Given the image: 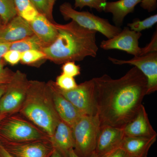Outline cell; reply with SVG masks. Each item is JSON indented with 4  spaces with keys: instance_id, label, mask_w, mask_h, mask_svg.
<instances>
[{
    "instance_id": "cell-34",
    "label": "cell",
    "mask_w": 157,
    "mask_h": 157,
    "mask_svg": "<svg viewBox=\"0 0 157 157\" xmlns=\"http://www.w3.org/2000/svg\"><path fill=\"white\" fill-rule=\"evenodd\" d=\"M11 43L0 42V59H2L3 56L6 52L9 50Z\"/></svg>"
},
{
    "instance_id": "cell-36",
    "label": "cell",
    "mask_w": 157,
    "mask_h": 157,
    "mask_svg": "<svg viewBox=\"0 0 157 157\" xmlns=\"http://www.w3.org/2000/svg\"><path fill=\"white\" fill-rule=\"evenodd\" d=\"M56 0H48V9H49V13L51 16L53 17L52 13H53V9Z\"/></svg>"
},
{
    "instance_id": "cell-16",
    "label": "cell",
    "mask_w": 157,
    "mask_h": 157,
    "mask_svg": "<svg viewBox=\"0 0 157 157\" xmlns=\"http://www.w3.org/2000/svg\"><path fill=\"white\" fill-rule=\"evenodd\" d=\"M125 136L134 137H151L157 135L149 120L146 109L140 106L137 115L123 128Z\"/></svg>"
},
{
    "instance_id": "cell-3",
    "label": "cell",
    "mask_w": 157,
    "mask_h": 157,
    "mask_svg": "<svg viewBox=\"0 0 157 157\" xmlns=\"http://www.w3.org/2000/svg\"><path fill=\"white\" fill-rule=\"evenodd\" d=\"M49 137L60 121L48 82L29 80L26 97L19 113Z\"/></svg>"
},
{
    "instance_id": "cell-4",
    "label": "cell",
    "mask_w": 157,
    "mask_h": 157,
    "mask_svg": "<svg viewBox=\"0 0 157 157\" xmlns=\"http://www.w3.org/2000/svg\"><path fill=\"white\" fill-rule=\"evenodd\" d=\"M1 140L24 142L49 139V137L30 121L18 113L8 115L0 122Z\"/></svg>"
},
{
    "instance_id": "cell-22",
    "label": "cell",
    "mask_w": 157,
    "mask_h": 157,
    "mask_svg": "<svg viewBox=\"0 0 157 157\" xmlns=\"http://www.w3.org/2000/svg\"><path fill=\"white\" fill-rule=\"evenodd\" d=\"M17 15L14 0H0V19L4 25Z\"/></svg>"
},
{
    "instance_id": "cell-23",
    "label": "cell",
    "mask_w": 157,
    "mask_h": 157,
    "mask_svg": "<svg viewBox=\"0 0 157 157\" xmlns=\"http://www.w3.org/2000/svg\"><path fill=\"white\" fill-rule=\"evenodd\" d=\"M45 53L41 50H31L21 53V62L23 64L36 66L41 61L45 59Z\"/></svg>"
},
{
    "instance_id": "cell-30",
    "label": "cell",
    "mask_w": 157,
    "mask_h": 157,
    "mask_svg": "<svg viewBox=\"0 0 157 157\" xmlns=\"http://www.w3.org/2000/svg\"><path fill=\"white\" fill-rule=\"evenodd\" d=\"M21 53L17 51L9 50L3 56L2 59L9 64L14 66L18 64L21 59Z\"/></svg>"
},
{
    "instance_id": "cell-31",
    "label": "cell",
    "mask_w": 157,
    "mask_h": 157,
    "mask_svg": "<svg viewBox=\"0 0 157 157\" xmlns=\"http://www.w3.org/2000/svg\"><path fill=\"white\" fill-rule=\"evenodd\" d=\"M157 52V32H155L151 42L144 48H141L139 56H142L152 52Z\"/></svg>"
},
{
    "instance_id": "cell-41",
    "label": "cell",
    "mask_w": 157,
    "mask_h": 157,
    "mask_svg": "<svg viewBox=\"0 0 157 157\" xmlns=\"http://www.w3.org/2000/svg\"><path fill=\"white\" fill-rule=\"evenodd\" d=\"M3 24H3L2 21V20L0 19V29L2 27V26L3 25H4Z\"/></svg>"
},
{
    "instance_id": "cell-17",
    "label": "cell",
    "mask_w": 157,
    "mask_h": 157,
    "mask_svg": "<svg viewBox=\"0 0 157 157\" xmlns=\"http://www.w3.org/2000/svg\"><path fill=\"white\" fill-rule=\"evenodd\" d=\"M29 23L34 35L39 38L45 47L55 42L57 37L58 31L53 22L45 15L39 13L33 20Z\"/></svg>"
},
{
    "instance_id": "cell-18",
    "label": "cell",
    "mask_w": 157,
    "mask_h": 157,
    "mask_svg": "<svg viewBox=\"0 0 157 157\" xmlns=\"http://www.w3.org/2000/svg\"><path fill=\"white\" fill-rule=\"evenodd\" d=\"M157 136L151 137L125 136L120 146L130 157H147L150 149L156 140Z\"/></svg>"
},
{
    "instance_id": "cell-32",
    "label": "cell",
    "mask_w": 157,
    "mask_h": 157,
    "mask_svg": "<svg viewBox=\"0 0 157 157\" xmlns=\"http://www.w3.org/2000/svg\"><path fill=\"white\" fill-rule=\"evenodd\" d=\"M97 157H130L121 146L113 149L104 154Z\"/></svg>"
},
{
    "instance_id": "cell-2",
    "label": "cell",
    "mask_w": 157,
    "mask_h": 157,
    "mask_svg": "<svg viewBox=\"0 0 157 157\" xmlns=\"http://www.w3.org/2000/svg\"><path fill=\"white\" fill-rule=\"evenodd\" d=\"M58 36L51 45L42 48L45 59L56 64L81 61L86 57H96L98 50L94 31L84 28L72 21L67 24L55 21Z\"/></svg>"
},
{
    "instance_id": "cell-11",
    "label": "cell",
    "mask_w": 157,
    "mask_h": 157,
    "mask_svg": "<svg viewBox=\"0 0 157 157\" xmlns=\"http://www.w3.org/2000/svg\"><path fill=\"white\" fill-rule=\"evenodd\" d=\"M141 36V33L131 30L128 27H126L116 36L102 41L100 47L104 50L124 51L134 56H138L141 50L139 46V39Z\"/></svg>"
},
{
    "instance_id": "cell-20",
    "label": "cell",
    "mask_w": 157,
    "mask_h": 157,
    "mask_svg": "<svg viewBox=\"0 0 157 157\" xmlns=\"http://www.w3.org/2000/svg\"><path fill=\"white\" fill-rule=\"evenodd\" d=\"M43 43L36 36L33 35L11 44L9 50L17 51L22 53L31 50H42L45 48Z\"/></svg>"
},
{
    "instance_id": "cell-14",
    "label": "cell",
    "mask_w": 157,
    "mask_h": 157,
    "mask_svg": "<svg viewBox=\"0 0 157 157\" xmlns=\"http://www.w3.org/2000/svg\"><path fill=\"white\" fill-rule=\"evenodd\" d=\"M33 34L29 23L17 15L0 29V42L12 43Z\"/></svg>"
},
{
    "instance_id": "cell-39",
    "label": "cell",
    "mask_w": 157,
    "mask_h": 157,
    "mask_svg": "<svg viewBox=\"0 0 157 157\" xmlns=\"http://www.w3.org/2000/svg\"><path fill=\"white\" fill-rule=\"evenodd\" d=\"M51 157H62V156L59 154V152H58L56 151L55 150H54L53 153H52V155Z\"/></svg>"
},
{
    "instance_id": "cell-33",
    "label": "cell",
    "mask_w": 157,
    "mask_h": 157,
    "mask_svg": "<svg viewBox=\"0 0 157 157\" xmlns=\"http://www.w3.org/2000/svg\"><path fill=\"white\" fill-rule=\"evenodd\" d=\"M140 6L148 12H151L156 9L157 0H141Z\"/></svg>"
},
{
    "instance_id": "cell-27",
    "label": "cell",
    "mask_w": 157,
    "mask_h": 157,
    "mask_svg": "<svg viewBox=\"0 0 157 157\" xmlns=\"http://www.w3.org/2000/svg\"><path fill=\"white\" fill-rule=\"evenodd\" d=\"M15 72L5 68V61L0 59V86L7 85L11 81Z\"/></svg>"
},
{
    "instance_id": "cell-15",
    "label": "cell",
    "mask_w": 157,
    "mask_h": 157,
    "mask_svg": "<svg viewBox=\"0 0 157 157\" xmlns=\"http://www.w3.org/2000/svg\"><path fill=\"white\" fill-rule=\"evenodd\" d=\"M49 140L54 149L62 157H69L70 151L74 147V138L71 127L60 120Z\"/></svg>"
},
{
    "instance_id": "cell-7",
    "label": "cell",
    "mask_w": 157,
    "mask_h": 157,
    "mask_svg": "<svg viewBox=\"0 0 157 157\" xmlns=\"http://www.w3.org/2000/svg\"><path fill=\"white\" fill-rule=\"evenodd\" d=\"M29 83L25 73L19 70L15 72L0 99V113L10 115L19 113L26 97Z\"/></svg>"
},
{
    "instance_id": "cell-26",
    "label": "cell",
    "mask_w": 157,
    "mask_h": 157,
    "mask_svg": "<svg viewBox=\"0 0 157 157\" xmlns=\"http://www.w3.org/2000/svg\"><path fill=\"white\" fill-rule=\"evenodd\" d=\"M57 86L64 90H70L76 87L77 86L74 77L68 76L62 73L56 77L55 82Z\"/></svg>"
},
{
    "instance_id": "cell-6",
    "label": "cell",
    "mask_w": 157,
    "mask_h": 157,
    "mask_svg": "<svg viewBox=\"0 0 157 157\" xmlns=\"http://www.w3.org/2000/svg\"><path fill=\"white\" fill-rule=\"evenodd\" d=\"M59 11L66 20L72 19L80 26L99 32L108 39L116 36L122 30L120 27L109 23L108 20L98 17L88 11H76L70 3L62 4L59 7Z\"/></svg>"
},
{
    "instance_id": "cell-9",
    "label": "cell",
    "mask_w": 157,
    "mask_h": 157,
    "mask_svg": "<svg viewBox=\"0 0 157 157\" xmlns=\"http://www.w3.org/2000/svg\"><path fill=\"white\" fill-rule=\"evenodd\" d=\"M49 139L24 142L2 140L0 143L13 157H51L54 149Z\"/></svg>"
},
{
    "instance_id": "cell-12",
    "label": "cell",
    "mask_w": 157,
    "mask_h": 157,
    "mask_svg": "<svg viewBox=\"0 0 157 157\" xmlns=\"http://www.w3.org/2000/svg\"><path fill=\"white\" fill-rule=\"evenodd\" d=\"M124 136L123 128L107 125H101L95 150V154L97 157L120 146Z\"/></svg>"
},
{
    "instance_id": "cell-21",
    "label": "cell",
    "mask_w": 157,
    "mask_h": 157,
    "mask_svg": "<svg viewBox=\"0 0 157 157\" xmlns=\"http://www.w3.org/2000/svg\"><path fill=\"white\" fill-rule=\"evenodd\" d=\"M17 14L29 22L39 14L30 0H14Z\"/></svg>"
},
{
    "instance_id": "cell-37",
    "label": "cell",
    "mask_w": 157,
    "mask_h": 157,
    "mask_svg": "<svg viewBox=\"0 0 157 157\" xmlns=\"http://www.w3.org/2000/svg\"><path fill=\"white\" fill-rule=\"evenodd\" d=\"M8 85H4L0 86V99L2 98V96L4 94V93L6 92L7 89Z\"/></svg>"
},
{
    "instance_id": "cell-40",
    "label": "cell",
    "mask_w": 157,
    "mask_h": 157,
    "mask_svg": "<svg viewBox=\"0 0 157 157\" xmlns=\"http://www.w3.org/2000/svg\"><path fill=\"white\" fill-rule=\"evenodd\" d=\"M8 115H6V114H1V113H0V122H1V121L3 119H4L5 117H6Z\"/></svg>"
},
{
    "instance_id": "cell-25",
    "label": "cell",
    "mask_w": 157,
    "mask_h": 157,
    "mask_svg": "<svg viewBox=\"0 0 157 157\" xmlns=\"http://www.w3.org/2000/svg\"><path fill=\"white\" fill-rule=\"evenodd\" d=\"M74 8L82 9L85 7L96 9L98 12L104 11L107 0H74Z\"/></svg>"
},
{
    "instance_id": "cell-13",
    "label": "cell",
    "mask_w": 157,
    "mask_h": 157,
    "mask_svg": "<svg viewBox=\"0 0 157 157\" xmlns=\"http://www.w3.org/2000/svg\"><path fill=\"white\" fill-rule=\"evenodd\" d=\"M47 82L51 89L55 108L59 117L72 127L83 114L59 91L55 82L49 80Z\"/></svg>"
},
{
    "instance_id": "cell-24",
    "label": "cell",
    "mask_w": 157,
    "mask_h": 157,
    "mask_svg": "<svg viewBox=\"0 0 157 157\" xmlns=\"http://www.w3.org/2000/svg\"><path fill=\"white\" fill-rule=\"evenodd\" d=\"M157 22V14L151 15L143 20H135L127 26L131 30L140 33L141 31L151 28Z\"/></svg>"
},
{
    "instance_id": "cell-28",
    "label": "cell",
    "mask_w": 157,
    "mask_h": 157,
    "mask_svg": "<svg viewBox=\"0 0 157 157\" xmlns=\"http://www.w3.org/2000/svg\"><path fill=\"white\" fill-rule=\"evenodd\" d=\"M40 14L45 15L52 22H55L53 17L49 13L48 0H30Z\"/></svg>"
},
{
    "instance_id": "cell-38",
    "label": "cell",
    "mask_w": 157,
    "mask_h": 157,
    "mask_svg": "<svg viewBox=\"0 0 157 157\" xmlns=\"http://www.w3.org/2000/svg\"><path fill=\"white\" fill-rule=\"evenodd\" d=\"M69 157H80L79 156H78V155H77L76 154V153H75V152H74V150H73V149L71 150V151H70V154H69ZM90 157H97V156H96V155H95V154L94 153V154L93 155H92L91 156H90Z\"/></svg>"
},
{
    "instance_id": "cell-1",
    "label": "cell",
    "mask_w": 157,
    "mask_h": 157,
    "mask_svg": "<svg viewBox=\"0 0 157 157\" xmlns=\"http://www.w3.org/2000/svg\"><path fill=\"white\" fill-rule=\"evenodd\" d=\"M97 115L101 125L123 128L137 115L147 91V79L134 67L123 76L93 78Z\"/></svg>"
},
{
    "instance_id": "cell-35",
    "label": "cell",
    "mask_w": 157,
    "mask_h": 157,
    "mask_svg": "<svg viewBox=\"0 0 157 157\" xmlns=\"http://www.w3.org/2000/svg\"><path fill=\"white\" fill-rule=\"evenodd\" d=\"M0 157H13L9 154L1 143H0Z\"/></svg>"
},
{
    "instance_id": "cell-29",
    "label": "cell",
    "mask_w": 157,
    "mask_h": 157,
    "mask_svg": "<svg viewBox=\"0 0 157 157\" xmlns=\"http://www.w3.org/2000/svg\"><path fill=\"white\" fill-rule=\"evenodd\" d=\"M62 73L68 76L74 77L80 74V67L76 64L75 62H67L63 64Z\"/></svg>"
},
{
    "instance_id": "cell-19",
    "label": "cell",
    "mask_w": 157,
    "mask_h": 157,
    "mask_svg": "<svg viewBox=\"0 0 157 157\" xmlns=\"http://www.w3.org/2000/svg\"><path fill=\"white\" fill-rule=\"evenodd\" d=\"M141 0H119L116 2H107L104 11L112 14L113 21L115 25H122L125 17L135 11V7Z\"/></svg>"
},
{
    "instance_id": "cell-42",
    "label": "cell",
    "mask_w": 157,
    "mask_h": 157,
    "mask_svg": "<svg viewBox=\"0 0 157 157\" xmlns=\"http://www.w3.org/2000/svg\"></svg>"
},
{
    "instance_id": "cell-5",
    "label": "cell",
    "mask_w": 157,
    "mask_h": 157,
    "mask_svg": "<svg viewBox=\"0 0 157 157\" xmlns=\"http://www.w3.org/2000/svg\"><path fill=\"white\" fill-rule=\"evenodd\" d=\"M101 123L98 115H82L71 127L74 152L80 157H90L95 153Z\"/></svg>"
},
{
    "instance_id": "cell-10",
    "label": "cell",
    "mask_w": 157,
    "mask_h": 157,
    "mask_svg": "<svg viewBox=\"0 0 157 157\" xmlns=\"http://www.w3.org/2000/svg\"><path fill=\"white\" fill-rule=\"evenodd\" d=\"M108 59L116 65L129 64L134 66L141 71L147 79V95L157 90V52L142 56H134L128 60H120L109 57Z\"/></svg>"
},
{
    "instance_id": "cell-8",
    "label": "cell",
    "mask_w": 157,
    "mask_h": 157,
    "mask_svg": "<svg viewBox=\"0 0 157 157\" xmlns=\"http://www.w3.org/2000/svg\"><path fill=\"white\" fill-rule=\"evenodd\" d=\"M94 86L93 78L77 85L75 88L70 90L60 89L56 86L59 91L83 115L89 116L97 115L94 100Z\"/></svg>"
}]
</instances>
